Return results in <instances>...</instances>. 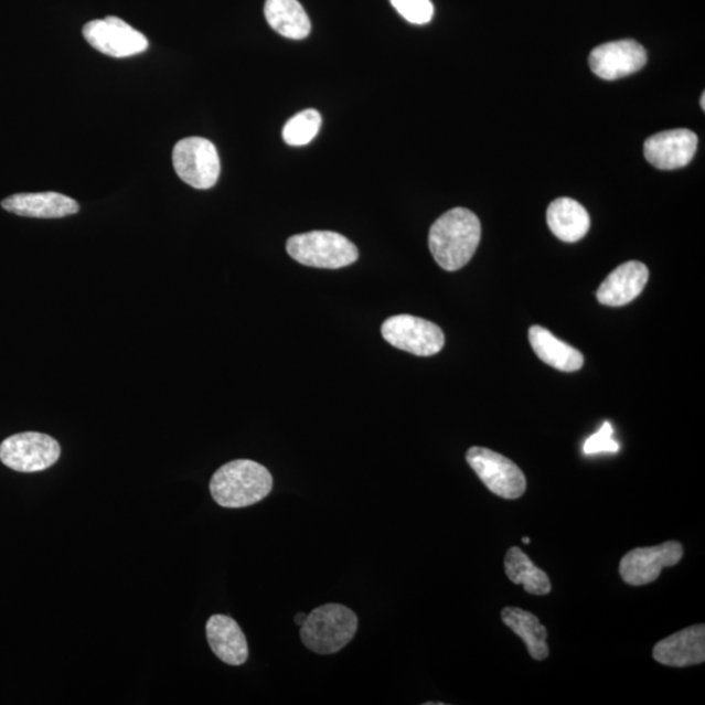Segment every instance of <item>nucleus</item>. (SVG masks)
<instances>
[{"label":"nucleus","instance_id":"1","mask_svg":"<svg viewBox=\"0 0 705 705\" xmlns=\"http://www.w3.org/2000/svg\"><path fill=\"white\" fill-rule=\"evenodd\" d=\"M481 223L472 211L453 209L432 224L429 247L438 265L453 273L467 266L480 245Z\"/></svg>","mask_w":705,"mask_h":705},{"label":"nucleus","instance_id":"14","mask_svg":"<svg viewBox=\"0 0 705 705\" xmlns=\"http://www.w3.org/2000/svg\"><path fill=\"white\" fill-rule=\"evenodd\" d=\"M648 279H650V270L643 263L627 261L612 270L598 288V302L610 308L630 303L642 293Z\"/></svg>","mask_w":705,"mask_h":705},{"label":"nucleus","instance_id":"5","mask_svg":"<svg viewBox=\"0 0 705 705\" xmlns=\"http://www.w3.org/2000/svg\"><path fill=\"white\" fill-rule=\"evenodd\" d=\"M61 458V446L46 434L26 431L9 437L0 445V461L20 473L42 472Z\"/></svg>","mask_w":705,"mask_h":705},{"label":"nucleus","instance_id":"16","mask_svg":"<svg viewBox=\"0 0 705 705\" xmlns=\"http://www.w3.org/2000/svg\"><path fill=\"white\" fill-rule=\"evenodd\" d=\"M206 639L213 653L227 665H244L248 659V645L244 631L233 618L212 616L205 626Z\"/></svg>","mask_w":705,"mask_h":705},{"label":"nucleus","instance_id":"7","mask_svg":"<svg viewBox=\"0 0 705 705\" xmlns=\"http://www.w3.org/2000/svg\"><path fill=\"white\" fill-rule=\"evenodd\" d=\"M467 461L485 487L504 500H517L526 490L523 470L514 461L501 453L483 447H472L467 452Z\"/></svg>","mask_w":705,"mask_h":705},{"label":"nucleus","instance_id":"25","mask_svg":"<svg viewBox=\"0 0 705 705\" xmlns=\"http://www.w3.org/2000/svg\"><path fill=\"white\" fill-rule=\"evenodd\" d=\"M306 617H308V615H305V612H299V615L296 616L295 621L298 626H302V623L305 622Z\"/></svg>","mask_w":705,"mask_h":705},{"label":"nucleus","instance_id":"2","mask_svg":"<svg viewBox=\"0 0 705 705\" xmlns=\"http://www.w3.org/2000/svg\"><path fill=\"white\" fill-rule=\"evenodd\" d=\"M273 474L253 460H233L216 470L210 483L211 495L225 509H244L261 502L273 491Z\"/></svg>","mask_w":705,"mask_h":705},{"label":"nucleus","instance_id":"21","mask_svg":"<svg viewBox=\"0 0 705 705\" xmlns=\"http://www.w3.org/2000/svg\"><path fill=\"white\" fill-rule=\"evenodd\" d=\"M504 569L509 579L517 586H523L526 592L536 596L551 594V579L543 569L533 564L522 548H510L504 558Z\"/></svg>","mask_w":705,"mask_h":705},{"label":"nucleus","instance_id":"20","mask_svg":"<svg viewBox=\"0 0 705 705\" xmlns=\"http://www.w3.org/2000/svg\"><path fill=\"white\" fill-rule=\"evenodd\" d=\"M502 621L512 632L523 640L531 658L543 661L548 658L546 627L530 611L519 608H504L501 612Z\"/></svg>","mask_w":705,"mask_h":705},{"label":"nucleus","instance_id":"10","mask_svg":"<svg viewBox=\"0 0 705 705\" xmlns=\"http://www.w3.org/2000/svg\"><path fill=\"white\" fill-rule=\"evenodd\" d=\"M682 557L683 547L676 541H667L659 546L633 548L622 558L619 574L630 586H645L659 579L662 568L675 566Z\"/></svg>","mask_w":705,"mask_h":705},{"label":"nucleus","instance_id":"12","mask_svg":"<svg viewBox=\"0 0 705 705\" xmlns=\"http://www.w3.org/2000/svg\"><path fill=\"white\" fill-rule=\"evenodd\" d=\"M696 149V133L686 128L659 132L644 142L647 161L660 170L687 167L693 161Z\"/></svg>","mask_w":705,"mask_h":705},{"label":"nucleus","instance_id":"19","mask_svg":"<svg viewBox=\"0 0 705 705\" xmlns=\"http://www.w3.org/2000/svg\"><path fill=\"white\" fill-rule=\"evenodd\" d=\"M267 23L282 38L303 40L311 32V21L298 0H267Z\"/></svg>","mask_w":705,"mask_h":705},{"label":"nucleus","instance_id":"9","mask_svg":"<svg viewBox=\"0 0 705 705\" xmlns=\"http://www.w3.org/2000/svg\"><path fill=\"white\" fill-rule=\"evenodd\" d=\"M83 35L92 47L113 58L145 53L149 45L145 34L116 17L89 21L83 28Z\"/></svg>","mask_w":705,"mask_h":705},{"label":"nucleus","instance_id":"26","mask_svg":"<svg viewBox=\"0 0 705 705\" xmlns=\"http://www.w3.org/2000/svg\"><path fill=\"white\" fill-rule=\"evenodd\" d=\"M701 105H702V109L704 110L705 109V94L702 95Z\"/></svg>","mask_w":705,"mask_h":705},{"label":"nucleus","instance_id":"17","mask_svg":"<svg viewBox=\"0 0 705 705\" xmlns=\"http://www.w3.org/2000/svg\"><path fill=\"white\" fill-rule=\"evenodd\" d=\"M546 218L555 237L567 244L586 237L590 227L587 210L569 197H559L548 205Z\"/></svg>","mask_w":705,"mask_h":705},{"label":"nucleus","instance_id":"8","mask_svg":"<svg viewBox=\"0 0 705 705\" xmlns=\"http://www.w3.org/2000/svg\"><path fill=\"white\" fill-rule=\"evenodd\" d=\"M382 337L400 351L430 357L445 346V333L437 324L413 316L391 317L382 324Z\"/></svg>","mask_w":705,"mask_h":705},{"label":"nucleus","instance_id":"18","mask_svg":"<svg viewBox=\"0 0 705 705\" xmlns=\"http://www.w3.org/2000/svg\"><path fill=\"white\" fill-rule=\"evenodd\" d=\"M530 343L541 361L559 370V372H578L584 365V357L579 351L566 344L565 341L555 338L544 327H532L530 330Z\"/></svg>","mask_w":705,"mask_h":705},{"label":"nucleus","instance_id":"24","mask_svg":"<svg viewBox=\"0 0 705 705\" xmlns=\"http://www.w3.org/2000/svg\"><path fill=\"white\" fill-rule=\"evenodd\" d=\"M612 427L609 423H605L600 431L594 434L584 444V453L595 455L601 452H618L619 445L612 439Z\"/></svg>","mask_w":705,"mask_h":705},{"label":"nucleus","instance_id":"4","mask_svg":"<svg viewBox=\"0 0 705 705\" xmlns=\"http://www.w3.org/2000/svg\"><path fill=\"white\" fill-rule=\"evenodd\" d=\"M287 252L296 261L313 268L339 269L359 259V248L334 232L297 234L287 242Z\"/></svg>","mask_w":705,"mask_h":705},{"label":"nucleus","instance_id":"6","mask_svg":"<svg viewBox=\"0 0 705 705\" xmlns=\"http://www.w3.org/2000/svg\"><path fill=\"white\" fill-rule=\"evenodd\" d=\"M173 165L178 177L197 190L215 186L221 172L217 149L204 138L178 141L173 149Z\"/></svg>","mask_w":705,"mask_h":705},{"label":"nucleus","instance_id":"22","mask_svg":"<svg viewBox=\"0 0 705 705\" xmlns=\"http://www.w3.org/2000/svg\"><path fill=\"white\" fill-rule=\"evenodd\" d=\"M320 126H322V116L319 111L303 110L288 120L282 130V138L291 147L306 146L316 139Z\"/></svg>","mask_w":705,"mask_h":705},{"label":"nucleus","instance_id":"23","mask_svg":"<svg viewBox=\"0 0 705 705\" xmlns=\"http://www.w3.org/2000/svg\"><path fill=\"white\" fill-rule=\"evenodd\" d=\"M394 9L412 24L425 25L434 17L431 0H389Z\"/></svg>","mask_w":705,"mask_h":705},{"label":"nucleus","instance_id":"27","mask_svg":"<svg viewBox=\"0 0 705 705\" xmlns=\"http://www.w3.org/2000/svg\"><path fill=\"white\" fill-rule=\"evenodd\" d=\"M523 543H524V544H526V545H528V544L531 543V540H530L528 537H524V538H523Z\"/></svg>","mask_w":705,"mask_h":705},{"label":"nucleus","instance_id":"15","mask_svg":"<svg viewBox=\"0 0 705 705\" xmlns=\"http://www.w3.org/2000/svg\"><path fill=\"white\" fill-rule=\"evenodd\" d=\"M2 209L13 215L32 218H63L75 215L81 205L60 192L17 194L4 199Z\"/></svg>","mask_w":705,"mask_h":705},{"label":"nucleus","instance_id":"3","mask_svg":"<svg viewBox=\"0 0 705 705\" xmlns=\"http://www.w3.org/2000/svg\"><path fill=\"white\" fill-rule=\"evenodd\" d=\"M359 630V618L340 603H325L313 609L301 626L306 648L318 654L337 653L352 642Z\"/></svg>","mask_w":705,"mask_h":705},{"label":"nucleus","instance_id":"11","mask_svg":"<svg viewBox=\"0 0 705 705\" xmlns=\"http://www.w3.org/2000/svg\"><path fill=\"white\" fill-rule=\"evenodd\" d=\"M647 63V52L635 40L608 42L589 55V66L603 81H617L638 73Z\"/></svg>","mask_w":705,"mask_h":705},{"label":"nucleus","instance_id":"13","mask_svg":"<svg viewBox=\"0 0 705 705\" xmlns=\"http://www.w3.org/2000/svg\"><path fill=\"white\" fill-rule=\"evenodd\" d=\"M653 659L662 665L685 667L705 661V626L696 624L661 640L653 648Z\"/></svg>","mask_w":705,"mask_h":705}]
</instances>
